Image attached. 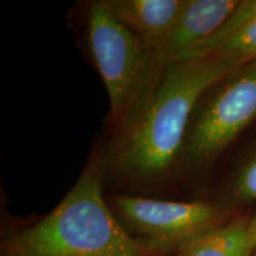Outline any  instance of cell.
<instances>
[{"mask_svg": "<svg viewBox=\"0 0 256 256\" xmlns=\"http://www.w3.org/2000/svg\"><path fill=\"white\" fill-rule=\"evenodd\" d=\"M220 56L164 64L134 119L112 136L102 154L104 178L127 186L164 184L180 174L182 156L192 112L200 95L242 64Z\"/></svg>", "mask_w": 256, "mask_h": 256, "instance_id": "obj_1", "label": "cell"}, {"mask_svg": "<svg viewBox=\"0 0 256 256\" xmlns=\"http://www.w3.org/2000/svg\"><path fill=\"white\" fill-rule=\"evenodd\" d=\"M102 154L89 160L55 209L8 236L2 256H151L128 232L104 196Z\"/></svg>", "mask_w": 256, "mask_h": 256, "instance_id": "obj_2", "label": "cell"}, {"mask_svg": "<svg viewBox=\"0 0 256 256\" xmlns=\"http://www.w3.org/2000/svg\"><path fill=\"white\" fill-rule=\"evenodd\" d=\"M84 40L110 98V124L116 136L145 104L162 69L156 51L127 28L104 0L84 14Z\"/></svg>", "mask_w": 256, "mask_h": 256, "instance_id": "obj_3", "label": "cell"}, {"mask_svg": "<svg viewBox=\"0 0 256 256\" xmlns=\"http://www.w3.org/2000/svg\"><path fill=\"white\" fill-rule=\"evenodd\" d=\"M255 121L256 60H252L220 78L198 98L179 174L206 168Z\"/></svg>", "mask_w": 256, "mask_h": 256, "instance_id": "obj_4", "label": "cell"}, {"mask_svg": "<svg viewBox=\"0 0 256 256\" xmlns=\"http://www.w3.org/2000/svg\"><path fill=\"white\" fill-rule=\"evenodd\" d=\"M124 226L153 254L177 250L200 234L226 222L228 210L206 202H176L116 194L108 200Z\"/></svg>", "mask_w": 256, "mask_h": 256, "instance_id": "obj_5", "label": "cell"}, {"mask_svg": "<svg viewBox=\"0 0 256 256\" xmlns=\"http://www.w3.org/2000/svg\"><path fill=\"white\" fill-rule=\"evenodd\" d=\"M242 2L185 0L177 23L156 49L162 66L180 58L188 51L216 36L228 24Z\"/></svg>", "mask_w": 256, "mask_h": 256, "instance_id": "obj_6", "label": "cell"}, {"mask_svg": "<svg viewBox=\"0 0 256 256\" xmlns=\"http://www.w3.org/2000/svg\"><path fill=\"white\" fill-rule=\"evenodd\" d=\"M112 14L156 51L177 23L185 0H104Z\"/></svg>", "mask_w": 256, "mask_h": 256, "instance_id": "obj_7", "label": "cell"}, {"mask_svg": "<svg viewBox=\"0 0 256 256\" xmlns=\"http://www.w3.org/2000/svg\"><path fill=\"white\" fill-rule=\"evenodd\" d=\"M208 56L226 57L243 63L256 60V0L242 2L228 24L216 36L179 60Z\"/></svg>", "mask_w": 256, "mask_h": 256, "instance_id": "obj_8", "label": "cell"}, {"mask_svg": "<svg viewBox=\"0 0 256 256\" xmlns=\"http://www.w3.org/2000/svg\"><path fill=\"white\" fill-rule=\"evenodd\" d=\"M249 217H238L208 229L178 249V256H250Z\"/></svg>", "mask_w": 256, "mask_h": 256, "instance_id": "obj_9", "label": "cell"}, {"mask_svg": "<svg viewBox=\"0 0 256 256\" xmlns=\"http://www.w3.org/2000/svg\"><path fill=\"white\" fill-rule=\"evenodd\" d=\"M230 204H247L256 200V146L234 172L226 191Z\"/></svg>", "mask_w": 256, "mask_h": 256, "instance_id": "obj_10", "label": "cell"}, {"mask_svg": "<svg viewBox=\"0 0 256 256\" xmlns=\"http://www.w3.org/2000/svg\"><path fill=\"white\" fill-rule=\"evenodd\" d=\"M248 230H249V236H250L252 244V247H254V252H255L256 250V212L252 217H249Z\"/></svg>", "mask_w": 256, "mask_h": 256, "instance_id": "obj_11", "label": "cell"}, {"mask_svg": "<svg viewBox=\"0 0 256 256\" xmlns=\"http://www.w3.org/2000/svg\"><path fill=\"white\" fill-rule=\"evenodd\" d=\"M250 256H256V250H255V252H252V255H250Z\"/></svg>", "mask_w": 256, "mask_h": 256, "instance_id": "obj_12", "label": "cell"}]
</instances>
